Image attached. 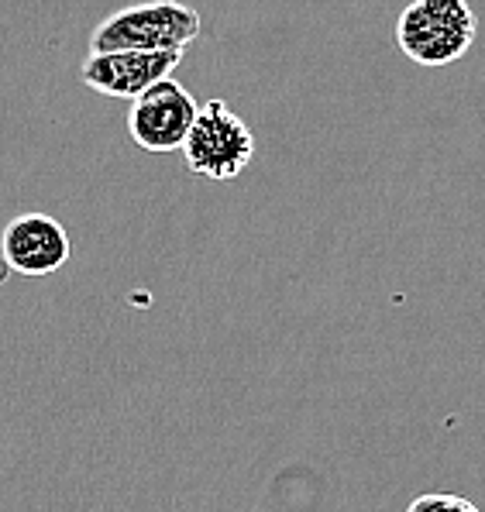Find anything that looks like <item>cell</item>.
<instances>
[{"mask_svg":"<svg viewBox=\"0 0 485 512\" xmlns=\"http://www.w3.org/2000/svg\"><path fill=\"white\" fill-rule=\"evenodd\" d=\"M200 35V14L179 0L135 4L104 18L90 35V55L104 52H186Z\"/></svg>","mask_w":485,"mask_h":512,"instance_id":"6da1fadb","label":"cell"},{"mask_svg":"<svg viewBox=\"0 0 485 512\" xmlns=\"http://www.w3.org/2000/svg\"><path fill=\"white\" fill-rule=\"evenodd\" d=\"M475 21L465 0H413L396 21V42L417 66H448L472 49Z\"/></svg>","mask_w":485,"mask_h":512,"instance_id":"7a4b0ae2","label":"cell"},{"mask_svg":"<svg viewBox=\"0 0 485 512\" xmlns=\"http://www.w3.org/2000/svg\"><path fill=\"white\" fill-rule=\"evenodd\" d=\"M183 155L190 172L228 183V179L241 176L252 162L255 135L224 100H210L197 110V121H193L190 135L183 141Z\"/></svg>","mask_w":485,"mask_h":512,"instance_id":"3957f363","label":"cell"},{"mask_svg":"<svg viewBox=\"0 0 485 512\" xmlns=\"http://www.w3.org/2000/svg\"><path fill=\"white\" fill-rule=\"evenodd\" d=\"M197 110L200 104L193 100V93L166 76V80L148 86L142 97L131 100L128 135L145 152H176L190 135Z\"/></svg>","mask_w":485,"mask_h":512,"instance_id":"277c9868","label":"cell"},{"mask_svg":"<svg viewBox=\"0 0 485 512\" xmlns=\"http://www.w3.org/2000/svg\"><path fill=\"white\" fill-rule=\"evenodd\" d=\"M186 52H104L80 66V80L90 90L117 100L142 97L148 86L172 76Z\"/></svg>","mask_w":485,"mask_h":512,"instance_id":"5b68a950","label":"cell"},{"mask_svg":"<svg viewBox=\"0 0 485 512\" xmlns=\"http://www.w3.org/2000/svg\"><path fill=\"white\" fill-rule=\"evenodd\" d=\"M69 234L56 217L49 214H21L0 234V255L14 272L42 279L59 272L69 262Z\"/></svg>","mask_w":485,"mask_h":512,"instance_id":"8992f818","label":"cell"},{"mask_svg":"<svg viewBox=\"0 0 485 512\" xmlns=\"http://www.w3.org/2000/svg\"><path fill=\"white\" fill-rule=\"evenodd\" d=\"M406 512H482V509L475 506L472 499H465V495H455V492H427V495H420V499H413Z\"/></svg>","mask_w":485,"mask_h":512,"instance_id":"52a82bcc","label":"cell"},{"mask_svg":"<svg viewBox=\"0 0 485 512\" xmlns=\"http://www.w3.org/2000/svg\"><path fill=\"white\" fill-rule=\"evenodd\" d=\"M465 4H468V0H465Z\"/></svg>","mask_w":485,"mask_h":512,"instance_id":"ba28073f","label":"cell"}]
</instances>
